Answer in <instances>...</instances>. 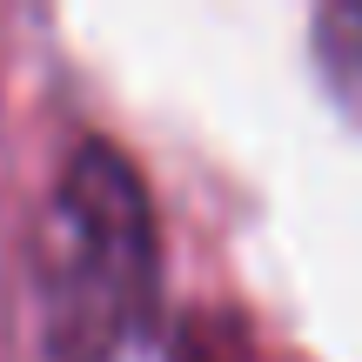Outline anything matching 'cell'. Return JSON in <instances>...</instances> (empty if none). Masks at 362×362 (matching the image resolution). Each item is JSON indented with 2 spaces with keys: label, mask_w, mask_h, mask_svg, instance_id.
Returning <instances> with one entry per match:
<instances>
[{
  "label": "cell",
  "mask_w": 362,
  "mask_h": 362,
  "mask_svg": "<svg viewBox=\"0 0 362 362\" xmlns=\"http://www.w3.org/2000/svg\"><path fill=\"white\" fill-rule=\"evenodd\" d=\"M161 248L141 175L121 148L88 141L67 161L40 221V309L61 362H115L148 329Z\"/></svg>",
  "instance_id": "6da1fadb"
},
{
  "label": "cell",
  "mask_w": 362,
  "mask_h": 362,
  "mask_svg": "<svg viewBox=\"0 0 362 362\" xmlns=\"http://www.w3.org/2000/svg\"><path fill=\"white\" fill-rule=\"evenodd\" d=\"M315 61H322L336 101L362 115V0H342V7L315 13Z\"/></svg>",
  "instance_id": "7a4b0ae2"
},
{
  "label": "cell",
  "mask_w": 362,
  "mask_h": 362,
  "mask_svg": "<svg viewBox=\"0 0 362 362\" xmlns=\"http://www.w3.org/2000/svg\"><path fill=\"white\" fill-rule=\"evenodd\" d=\"M181 362H194V356H181Z\"/></svg>",
  "instance_id": "3957f363"
}]
</instances>
